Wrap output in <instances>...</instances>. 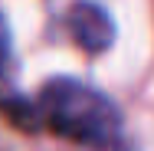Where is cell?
<instances>
[{
    "mask_svg": "<svg viewBox=\"0 0 154 151\" xmlns=\"http://www.w3.org/2000/svg\"><path fill=\"white\" fill-rule=\"evenodd\" d=\"M36 115L59 138L92 151H108L122 135L118 105L82 79H49L36 95Z\"/></svg>",
    "mask_w": 154,
    "mask_h": 151,
    "instance_id": "6da1fadb",
    "label": "cell"
},
{
    "mask_svg": "<svg viewBox=\"0 0 154 151\" xmlns=\"http://www.w3.org/2000/svg\"><path fill=\"white\" fill-rule=\"evenodd\" d=\"M66 30L72 36V43L82 49V53H105L115 39V23H112V13L95 3V0H75L66 13Z\"/></svg>",
    "mask_w": 154,
    "mask_h": 151,
    "instance_id": "7a4b0ae2",
    "label": "cell"
},
{
    "mask_svg": "<svg viewBox=\"0 0 154 151\" xmlns=\"http://www.w3.org/2000/svg\"><path fill=\"white\" fill-rule=\"evenodd\" d=\"M7 62H10V27H7V20L0 17V76H3Z\"/></svg>",
    "mask_w": 154,
    "mask_h": 151,
    "instance_id": "3957f363",
    "label": "cell"
}]
</instances>
